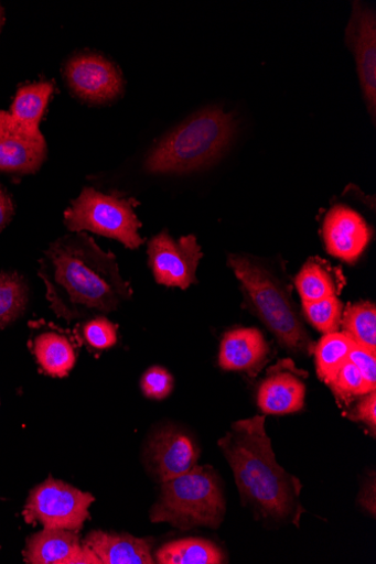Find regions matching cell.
I'll return each mask as SVG.
<instances>
[{"mask_svg": "<svg viewBox=\"0 0 376 564\" xmlns=\"http://www.w3.org/2000/svg\"><path fill=\"white\" fill-rule=\"evenodd\" d=\"M39 275L53 310L67 318L112 313L132 295L115 253L104 251L85 232H73L51 243Z\"/></svg>", "mask_w": 376, "mask_h": 564, "instance_id": "cell-1", "label": "cell"}, {"mask_svg": "<svg viewBox=\"0 0 376 564\" xmlns=\"http://www.w3.org/2000/svg\"><path fill=\"white\" fill-rule=\"evenodd\" d=\"M243 500L267 521L299 525L301 484L278 463L265 417L236 422L219 441Z\"/></svg>", "mask_w": 376, "mask_h": 564, "instance_id": "cell-2", "label": "cell"}, {"mask_svg": "<svg viewBox=\"0 0 376 564\" xmlns=\"http://www.w3.org/2000/svg\"><path fill=\"white\" fill-rule=\"evenodd\" d=\"M237 131L234 115L206 108L183 122L149 153L144 167L153 174H184L217 162Z\"/></svg>", "mask_w": 376, "mask_h": 564, "instance_id": "cell-3", "label": "cell"}, {"mask_svg": "<svg viewBox=\"0 0 376 564\" xmlns=\"http://www.w3.org/2000/svg\"><path fill=\"white\" fill-rule=\"evenodd\" d=\"M225 516L226 500L217 473L196 465L189 473L161 484L150 521L169 523L183 531L201 527L218 529Z\"/></svg>", "mask_w": 376, "mask_h": 564, "instance_id": "cell-4", "label": "cell"}, {"mask_svg": "<svg viewBox=\"0 0 376 564\" xmlns=\"http://www.w3.org/2000/svg\"><path fill=\"white\" fill-rule=\"evenodd\" d=\"M228 264L241 282L254 312L280 345L294 352L309 351V334L278 279L244 256L232 254Z\"/></svg>", "mask_w": 376, "mask_h": 564, "instance_id": "cell-5", "label": "cell"}, {"mask_svg": "<svg viewBox=\"0 0 376 564\" xmlns=\"http://www.w3.org/2000/svg\"><path fill=\"white\" fill-rule=\"evenodd\" d=\"M137 200L118 194H104L85 187L64 214V224L73 232L90 231L137 249L143 240L135 212Z\"/></svg>", "mask_w": 376, "mask_h": 564, "instance_id": "cell-6", "label": "cell"}, {"mask_svg": "<svg viewBox=\"0 0 376 564\" xmlns=\"http://www.w3.org/2000/svg\"><path fill=\"white\" fill-rule=\"evenodd\" d=\"M95 497L62 480L49 478L29 495L23 518L28 524L79 533L90 518Z\"/></svg>", "mask_w": 376, "mask_h": 564, "instance_id": "cell-7", "label": "cell"}, {"mask_svg": "<svg viewBox=\"0 0 376 564\" xmlns=\"http://www.w3.org/2000/svg\"><path fill=\"white\" fill-rule=\"evenodd\" d=\"M149 267L158 284L186 290L197 283L202 250L193 235L174 239L161 231L148 243Z\"/></svg>", "mask_w": 376, "mask_h": 564, "instance_id": "cell-8", "label": "cell"}, {"mask_svg": "<svg viewBox=\"0 0 376 564\" xmlns=\"http://www.w3.org/2000/svg\"><path fill=\"white\" fill-rule=\"evenodd\" d=\"M65 75L74 94L92 105L111 101L123 90L120 69L98 55L73 58L66 66Z\"/></svg>", "mask_w": 376, "mask_h": 564, "instance_id": "cell-9", "label": "cell"}, {"mask_svg": "<svg viewBox=\"0 0 376 564\" xmlns=\"http://www.w3.org/2000/svg\"><path fill=\"white\" fill-rule=\"evenodd\" d=\"M346 43L354 54L368 113L376 112V17L373 10L355 2L346 29Z\"/></svg>", "mask_w": 376, "mask_h": 564, "instance_id": "cell-10", "label": "cell"}, {"mask_svg": "<svg viewBox=\"0 0 376 564\" xmlns=\"http://www.w3.org/2000/svg\"><path fill=\"white\" fill-rule=\"evenodd\" d=\"M45 159L46 142L40 130L26 129L0 111V172L34 174Z\"/></svg>", "mask_w": 376, "mask_h": 564, "instance_id": "cell-11", "label": "cell"}, {"mask_svg": "<svg viewBox=\"0 0 376 564\" xmlns=\"http://www.w3.org/2000/svg\"><path fill=\"white\" fill-rule=\"evenodd\" d=\"M146 458L150 473L163 484L192 470L200 458V449L190 435L165 429L150 438Z\"/></svg>", "mask_w": 376, "mask_h": 564, "instance_id": "cell-12", "label": "cell"}, {"mask_svg": "<svg viewBox=\"0 0 376 564\" xmlns=\"http://www.w3.org/2000/svg\"><path fill=\"white\" fill-rule=\"evenodd\" d=\"M322 234L327 251L347 263L359 259L372 238L370 228L363 217L345 205H336L327 214Z\"/></svg>", "mask_w": 376, "mask_h": 564, "instance_id": "cell-13", "label": "cell"}, {"mask_svg": "<svg viewBox=\"0 0 376 564\" xmlns=\"http://www.w3.org/2000/svg\"><path fill=\"white\" fill-rule=\"evenodd\" d=\"M268 350L270 348L258 329H234L222 341L219 366L226 371L255 373L264 366Z\"/></svg>", "mask_w": 376, "mask_h": 564, "instance_id": "cell-14", "label": "cell"}, {"mask_svg": "<svg viewBox=\"0 0 376 564\" xmlns=\"http://www.w3.org/2000/svg\"><path fill=\"white\" fill-rule=\"evenodd\" d=\"M101 561V564H153L151 543L130 534L90 532L83 542Z\"/></svg>", "mask_w": 376, "mask_h": 564, "instance_id": "cell-15", "label": "cell"}, {"mask_svg": "<svg viewBox=\"0 0 376 564\" xmlns=\"http://www.w3.org/2000/svg\"><path fill=\"white\" fill-rule=\"evenodd\" d=\"M305 386L290 372H276L262 381L257 401L261 412L268 415H287L300 412L304 406Z\"/></svg>", "mask_w": 376, "mask_h": 564, "instance_id": "cell-16", "label": "cell"}, {"mask_svg": "<svg viewBox=\"0 0 376 564\" xmlns=\"http://www.w3.org/2000/svg\"><path fill=\"white\" fill-rule=\"evenodd\" d=\"M82 545L78 533L43 529L28 540L24 560L30 564H69Z\"/></svg>", "mask_w": 376, "mask_h": 564, "instance_id": "cell-17", "label": "cell"}, {"mask_svg": "<svg viewBox=\"0 0 376 564\" xmlns=\"http://www.w3.org/2000/svg\"><path fill=\"white\" fill-rule=\"evenodd\" d=\"M33 351L42 370L53 378H65L76 365L72 343L57 333H43L34 339Z\"/></svg>", "mask_w": 376, "mask_h": 564, "instance_id": "cell-18", "label": "cell"}, {"mask_svg": "<svg viewBox=\"0 0 376 564\" xmlns=\"http://www.w3.org/2000/svg\"><path fill=\"white\" fill-rule=\"evenodd\" d=\"M160 564H222L224 552L203 539H184L161 546L155 553Z\"/></svg>", "mask_w": 376, "mask_h": 564, "instance_id": "cell-19", "label": "cell"}, {"mask_svg": "<svg viewBox=\"0 0 376 564\" xmlns=\"http://www.w3.org/2000/svg\"><path fill=\"white\" fill-rule=\"evenodd\" d=\"M53 89L55 87L51 82L21 86L9 113L22 127L39 131Z\"/></svg>", "mask_w": 376, "mask_h": 564, "instance_id": "cell-20", "label": "cell"}, {"mask_svg": "<svg viewBox=\"0 0 376 564\" xmlns=\"http://www.w3.org/2000/svg\"><path fill=\"white\" fill-rule=\"evenodd\" d=\"M355 346V341L344 332L322 337L314 348L319 379L330 386Z\"/></svg>", "mask_w": 376, "mask_h": 564, "instance_id": "cell-21", "label": "cell"}, {"mask_svg": "<svg viewBox=\"0 0 376 564\" xmlns=\"http://www.w3.org/2000/svg\"><path fill=\"white\" fill-rule=\"evenodd\" d=\"M296 285L302 302H312L337 294L333 269L325 261L311 259L300 271Z\"/></svg>", "mask_w": 376, "mask_h": 564, "instance_id": "cell-22", "label": "cell"}, {"mask_svg": "<svg viewBox=\"0 0 376 564\" xmlns=\"http://www.w3.org/2000/svg\"><path fill=\"white\" fill-rule=\"evenodd\" d=\"M341 326L357 346L376 352V307L374 303L359 302L350 305L343 312Z\"/></svg>", "mask_w": 376, "mask_h": 564, "instance_id": "cell-23", "label": "cell"}, {"mask_svg": "<svg viewBox=\"0 0 376 564\" xmlns=\"http://www.w3.org/2000/svg\"><path fill=\"white\" fill-rule=\"evenodd\" d=\"M29 290L18 273H0V330L19 319L25 312Z\"/></svg>", "mask_w": 376, "mask_h": 564, "instance_id": "cell-24", "label": "cell"}, {"mask_svg": "<svg viewBox=\"0 0 376 564\" xmlns=\"http://www.w3.org/2000/svg\"><path fill=\"white\" fill-rule=\"evenodd\" d=\"M308 322L325 335L339 332L343 317V303L340 299L329 296L312 302H302Z\"/></svg>", "mask_w": 376, "mask_h": 564, "instance_id": "cell-25", "label": "cell"}, {"mask_svg": "<svg viewBox=\"0 0 376 564\" xmlns=\"http://www.w3.org/2000/svg\"><path fill=\"white\" fill-rule=\"evenodd\" d=\"M339 400L348 403L355 397L376 391L364 380L357 368L348 360L343 365L333 382L330 384Z\"/></svg>", "mask_w": 376, "mask_h": 564, "instance_id": "cell-26", "label": "cell"}, {"mask_svg": "<svg viewBox=\"0 0 376 564\" xmlns=\"http://www.w3.org/2000/svg\"><path fill=\"white\" fill-rule=\"evenodd\" d=\"M174 388L173 376L160 367H152L144 372L141 379V390L147 398L163 400Z\"/></svg>", "mask_w": 376, "mask_h": 564, "instance_id": "cell-27", "label": "cell"}, {"mask_svg": "<svg viewBox=\"0 0 376 564\" xmlns=\"http://www.w3.org/2000/svg\"><path fill=\"white\" fill-rule=\"evenodd\" d=\"M84 337L96 349H109L118 343V328L110 321L98 317L85 325Z\"/></svg>", "mask_w": 376, "mask_h": 564, "instance_id": "cell-28", "label": "cell"}, {"mask_svg": "<svg viewBox=\"0 0 376 564\" xmlns=\"http://www.w3.org/2000/svg\"><path fill=\"white\" fill-rule=\"evenodd\" d=\"M348 361L357 368L366 383L376 390V352L356 345L348 355Z\"/></svg>", "mask_w": 376, "mask_h": 564, "instance_id": "cell-29", "label": "cell"}, {"mask_svg": "<svg viewBox=\"0 0 376 564\" xmlns=\"http://www.w3.org/2000/svg\"><path fill=\"white\" fill-rule=\"evenodd\" d=\"M351 420L364 423L373 431L376 430V392L372 391L365 394L364 399L358 402L355 408L354 415Z\"/></svg>", "mask_w": 376, "mask_h": 564, "instance_id": "cell-30", "label": "cell"}, {"mask_svg": "<svg viewBox=\"0 0 376 564\" xmlns=\"http://www.w3.org/2000/svg\"><path fill=\"white\" fill-rule=\"evenodd\" d=\"M13 215V200L7 189L3 186H0V231L11 223Z\"/></svg>", "mask_w": 376, "mask_h": 564, "instance_id": "cell-31", "label": "cell"}, {"mask_svg": "<svg viewBox=\"0 0 376 564\" xmlns=\"http://www.w3.org/2000/svg\"><path fill=\"white\" fill-rule=\"evenodd\" d=\"M69 564H101L99 557L83 543L80 550L72 558Z\"/></svg>", "mask_w": 376, "mask_h": 564, "instance_id": "cell-32", "label": "cell"}, {"mask_svg": "<svg viewBox=\"0 0 376 564\" xmlns=\"http://www.w3.org/2000/svg\"><path fill=\"white\" fill-rule=\"evenodd\" d=\"M0 18H2V13H0ZM0 22H2V19H0Z\"/></svg>", "mask_w": 376, "mask_h": 564, "instance_id": "cell-33", "label": "cell"}]
</instances>
